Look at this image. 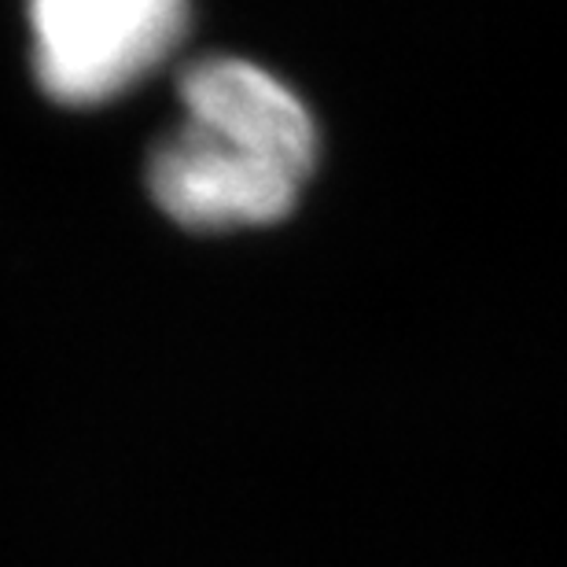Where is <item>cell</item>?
Here are the masks:
<instances>
[{
  "mask_svg": "<svg viewBox=\"0 0 567 567\" xmlns=\"http://www.w3.org/2000/svg\"><path fill=\"white\" fill-rule=\"evenodd\" d=\"M185 122L306 181L317 163L310 107L277 74L240 55H207L177 82Z\"/></svg>",
  "mask_w": 567,
  "mask_h": 567,
  "instance_id": "3",
  "label": "cell"
},
{
  "mask_svg": "<svg viewBox=\"0 0 567 567\" xmlns=\"http://www.w3.org/2000/svg\"><path fill=\"white\" fill-rule=\"evenodd\" d=\"M299 177L185 122L147 158V188L177 225L196 233L258 229L288 218Z\"/></svg>",
  "mask_w": 567,
  "mask_h": 567,
  "instance_id": "2",
  "label": "cell"
},
{
  "mask_svg": "<svg viewBox=\"0 0 567 567\" xmlns=\"http://www.w3.org/2000/svg\"><path fill=\"white\" fill-rule=\"evenodd\" d=\"M188 30V0H30L33 74L55 104H107L158 71Z\"/></svg>",
  "mask_w": 567,
  "mask_h": 567,
  "instance_id": "1",
  "label": "cell"
}]
</instances>
